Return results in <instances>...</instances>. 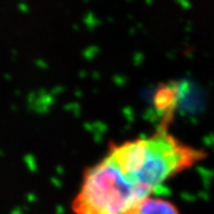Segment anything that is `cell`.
Listing matches in <instances>:
<instances>
[{
  "instance_id": "cell-1",
  "label": "cell",
  "mask_w": 214,
  "mask_h": 214,
  "mask_svg": "<svg viewBox=\"0 0 214 214\" xmlns=\"http://www.w3.org/2000/svg\"><path fill=\"white\" fill-rule=\"evenodd\" d=\"M205 157V151L160 127L150 136L112 145L108 154L86 171V180L107 211L124 214Z\"/></svg>"
},
{
  "instance_id": "cell-2",
  "label": "cell",
  "mask_w": 214,
  "mask_h": 214,
  "mask_svg": "<svg viewBox=\"0 0 214 214\" xmlns=\"http://www.w3.org/2000/svg\"><path fill=\"white\" fill-rule=\"evenodd\" d=\"M124 214H181L177 206L174 202L158 198V196H149L134 205Z\"/></svg>"
}]
</instances>
